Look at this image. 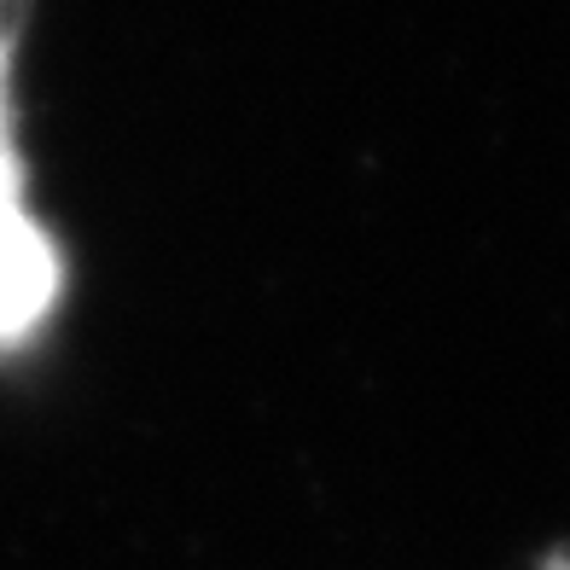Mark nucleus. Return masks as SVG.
<instances>
[{"label":"nucleus","mask_w":570,"mask_h":570,"mask_svg":"<svg viewBox=\"0 0 570 570\" xmlns=\"http://www.w3.org/2000/svg\"><path fill=\"white\" fill-rule=\"evenodd\" d=\"M18 12H23V0H0V41H12V30H18Z\"/></svg>","instance_id":"2"},{"label":"nucleus","mask_w":570,"mask_h":570,"mask_svg":"<svg viewBox=\"0 0 570 570\" xmlns=\"http://www.w3.org/2000/svg\"><path fill=\"white\" fill-rule=\"evenodd\" d=\"M541 570H570V553H548V559H541Z\"/></svg>","instance_id":"3"},{"label":"nucleus","mask_w":570,"mask_h":570,"mask_svg":"<svg viewBox=\"0 0 570 570\" xmlns=\"http://www.w3.org/2000/svg\"><path fill=\"white\" fill-rule=\"evenodd\" d=\"M59 250L23 210V164L12 146V41H0V344H23L53 308Z\"/></svg>","instance_id":"1"}]
</instances>
